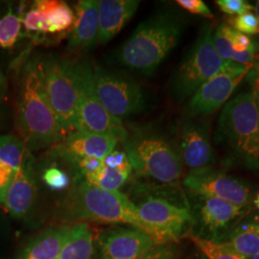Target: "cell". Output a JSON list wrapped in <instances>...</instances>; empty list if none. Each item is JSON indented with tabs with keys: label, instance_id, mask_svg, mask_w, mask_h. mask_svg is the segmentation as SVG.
Segmentation results:
<instances>
[{
	"label": "cell",
	"instance_id": "7402d4cb",
	"mask_svg": "<svg viewBox=\"0 0 259 259\" xmlns=\"http://www.w3.org/2000/svg\"><path fill=\"white\" fill-rule=\"evenodd\" d=\"M95 254L93 232L87 223L70 227V232L57 259H93Z\"/></svg>",
	"mask_w": 259,
	"mask_h": 259
},
{
	"label": "cell",
	"instance_id": "f1b7e54d",
	"mask_svg": "<svg viewBox=\"0 0 259 259\" xmlns=\"http://www.w3.org/2000/svg\"><path fill=\"white\" fill-rule=\"evenodd\" d=\"M231 27L244 35H257L259 34V19L253 12H247L236 16L230 20Z\"/></svg>",
	"mask_w": 259,
	"mask_h": 259
},
{
	"label": "cell",
	"instance_id": "5b68a950",
	"mask_svg": "<svg viewBox=\"0 0 259 259\" xmlns=\"http://www.w3.org/2000/svg\"><path fill=\"white\" fill-rule=\"evenodd\" d=\"M124 149L133 170L139 176L164 185H174L183 176L180 152L160 135L140 131L128 136Z\"/></svg>",
	"mask_w": 259,
	"mask_h": 259
},
{
	"label": "cell",
	"instance_id": "9c48e42d",
	"mask_svg": "<svg viewBox=\"0 0 259 259\" xmlns=\"http://www.w3.org/2000/svg\"><path fill=\"white\" fill-rule=\"evenodd\" d=\"M96 94L104 108L115 118L123 120L146 110L148 96L144 89L129 75L93 65Z\"/></svg>",
	"mask_w": 259,
	"mask_h": 259
},
{
	"label": "cell",
	"instance_id": "60d3db41",
	"mask_svg": "<svg viewBox=\"0 0 259 259\" xmlns=\"http://www.w3.org/2000/svg\"><path fill=\"white\" fill-rule=\"evenodd\" d=\"M253 203H254V205L256 206V208H258L259 209V193L257 194V196L255 197V199L253 200Z\"/></svg>",
	"mask_w": 259,
	"mask_h": 259
},
{
	"label": "cell",
	"instance_id": "d6986e66",
	"mask_svg": "<svg viewBox=\"0 0 259 259\" xmlns=\"http://www.w3.org/2000/svg\"><path fill=\"white\" fill-rule=\"evenodd\" d=\"M138 0H99L98 23L99 45H107L139 9Z\"/></svg>",
	"mask_w": 259,
	"mask_h": 259
},
{
	"label": "cell",
	"instance_id": "b9f144b4",
	"mask_svg": "<svg viewBox=\"0 0 259 259\" xmlns=\"http://www.w3.org/2000/svg\"><path fill=\"white\" fill-rule=\"evenodd\" d=\"M197 259H206L205 257H204V255L202 254V253H200L199 255H198V257H197Z\"/></svg>",
	"mask_w": 259,
	"mask_h": 259
},
{
	"label": "cell",
	"instance_id": "9a60e30c",
	"mask_svg": "<svg viewBox=\"0 0 259 259\" xmlns=\"http://www.w3.org/2000/svg\"><path fill=\"white\" fill-rule=\"evenodd\" d=\"M118 142V139L110 136L72 131L66 134L62 142L56 145L54 153L57 157L74 166L79 159L85 157L103 159L115 150Z\"/></svg>",
	"mask_w": 259,
	"mask_h": 259
},
{
	"label": "cell",
	"instance_id": "74e56055",
	"mask_svg": "<svg viewBox=\"0 0 259 259\" xmlns=\"http://www.w3.org/2000/svg\"><path fill=\"white\" fill-rule=\"evenodd\" d=\"M7 92V81L5 77L0 73V100L4 97Z\"/></svg>",
	"mask_w": 259,
	"mask_h": 259
},
{
	"label": "cell",
	"instance_id": "5bb4252c",
	"mask_svg": "<svg viewBox=\"0 0 259 259\" xmlns=\"http://www.w3.org/2000/svg\"><path fill=\"white\" fill-rule=\"evenodd\" d=\"M157 246L136 228H114L99 234L97 259H141Z\"/></svg>",
	"mask_w": 259,
	"mask_h": 259
},
{
	"label": "cell",
	"instance_id": "8d00e7d4",
	"mask_svg": "<svg viewBox=\"0 0 259 259\" xmlns=\"http://www.w3.org/2000/svg\"><path fill=\"white\" fill-rule=\"evenodd\" d=\"M74 166L79 170L82 176L85 177L98 171L103 166V160L95 157H85L79 159Z\"/></svg>",
	"mask_w": 259,
	"mask_h": 259
},
{
	"label": "cell",
	"instance_id": "1f68e13d",
	"mask_svg": "<svg viewBox=\"0 0 259 259\" xmlns=\"http://www.w3.org/2000/svg\"><path fill=\"white\" fill-rule=\"evenodd\" d=\"M215 3L222 12L231 16H239L253 10V6L246 0H216Z\"/></svg>",
	"mask_w": 259,
	"mask_h": 259
},
{
	"label": "cell",
	"instance_id": "f35d334b",
	"mask_svg": "<svg viewBox=\"0 0 259 259\" xmlns=\"http://www.w3.org/2000/svg\"><path fill=\"white\" fill-rule=\"evenodd\" d=\"M252 81H253V82H252V89L254 90L255 94H256V98H257V102H258L259 107V77L257 71L255 72V77L253 78Z\"/></svg>",
	"mask_w": 259,
	"mask_h": 259
},
{
	"label": "cell",
	"instance_id": "ba28073f",
	"mask_svg": "<svg viewBox=\"0 0 259 259\" xmlns=\"http://www.w3.org/2000/svg\"><path fill=\"white\" fill-rule=\"evenodd\" d=\"M133 203L157 245L175 244L191 230L193 216L187 202L178 203L165 194L157 193L145 195Z\"/></svg>",
	"mask_w": 259,
	"mask_h": 259
},
{
	"label": "cell",
	"instance_id": "603a6c76",
	"mask_svg": "<svg viewBox=\"0 0 259 259\" xmlns=\"http://www.w3.org/2000/svg\"><path fill=\"white\" fill-rule=\"evenodd\" d=\"M33 6L44 15L50 34L61 33L74 23V12L64 1L37 0Z\"/></svg>",
	"mask_w": 259,
	"mask_h": 259
},
{
	"label": "cell",
	"instance_id": "277c9868",
	"mask_svg": "<svg viewBox=\"0 0 259 259\" xmlns=\"http://www.w3.org/2000/svg\"><path fill=\"white\" fill-rule=\"evenodd\" d=\"M216 139L231 149L244 166L259 170V107L252 88L224 106Z\"/></svg>",
	"mask_w": 259,
	"mask_h": 259
},
{
	"label": "cell",
	"instance_id": "3957f363",
	"mask_svg": "<svg viewBox=\"0 0 259 259\" xmlns=\"http://www.w3.org/2000/svg\"><path fill=\"white\" fill-rule=\"evenodd\" d=\"M58 216L65 222L94 221L124 224L150 235L148 228L139 217L136 204L120 191H108L85 180L76 183L61 200Z\"/></svg>",
	"mask_w": 259,
	"mask_h": 259
},
{
	"label": "cell",
	"instance_id": "44dd1931",
	"mask_svg": "<svg viewBox=\"0 0 259 259\" xmlns=\"http://www.w3.org/2000/svg\"><path fill=\"white\" fill-rule=\"evenodd\" d=\"M226 243L243 257H254L259 252V217L242 218Z\"/></svg>",
	"mask_w": 259,
	"mask_h": 259
},
{
	"label": "cell",
	"instance_id": "d4e9b609",
	"mask_svg": "<svg viewBox=\"0 0 259 259\" xmlns=\"http://www.w3.org/2000/svg\"><path fill=\"white\" fill-rule=\"evenodd\" d=\"M30 152L15 136H0V163L18 170Z\"/></svg>",
	"mask_w": 259,
	"mask_h": 259
},
{
	"label": "cell",
	"instance_id": "ac0fdd59",
	"mask_svg": "<svg viewBox=\"0 0 259 259\" xmlns=\"http://www.w3.org/2000/svg\"><path fill=\"white\" fill-rule=\"evenodd\" d=\"M74 14L68 48L74 51H91L99 45L98 1H79L75 6Z\"/></svg>",
	"mask_w": 259,
	"mask_h": 259
},
{
	"label": "cell",
	"instance_id": "7a4b0ae2",
	"mask_svg": "<svg viewBox=\"0 0 259 259\" xmlns=\"http://www.w3.org/2000/svg\"><path fill=\"white\" fill-rule=\"evenodd\" d=\"M183 30L179 15L171 11L156 13L142 21L116 50L114 60L133 71L150 76L177 47Z\"/></svg>",
	"mask_w": 259,
	"mask_h": 259
},
{
	"label": "cell",
	"instance_id": "e575fe53",
	"mask_svg": "<svg viewBox=\"0 0 259 259\" xmlns=\"http://www.w3.org/2000/svg\"><path fill=\"white\" fill-rule=\"evenodd\" d=\"M17 170L0 163V204H4Z\"/></svg>",
	"mask_w": 259,
	"mask_h": 259
},
{
	"label": "cell",
	"instance_id": "52a82bcc",
	"mask_svg": "<svg viewBox=\"0 0 259 259\" xmlns=\"http://www.w3.org/2000/svg\"><path fill=\"white\" fill-rule=\"evenodd\" d=\"M72 63L77 92L74 131L110 136L124 143L128 132L123 122L112 116L100 102L94 89L93 65L84 59L72 60Z\"/></svg>",
	"mask_w": 259,
	"mask_h": 259
},
{
	"label": "cell",
	"instance_id": "d6a6232c",
	"mask_svg": "<svg viewBox=\"0 0 259 259\" xmlns=\"http://www.w3.org/2000/svg\"><path fill=\"white\" fill-rule=\"evenodd\" d=\"M177 3L191 14L202 16L206 19H213L212 12L202 0H177Z\"/></svg>",
	"mask_w": 259,
	"mask_h": 259
},
{
	"label": "cell",
	"instance_id": "8fae6325",
	"mask_svg": "<svg viewBox=\"0 0 259 259\" xmlns=\"http://www.w3.org/2000/svg\"><path fill=\"white\" fill-rule=\"evenodd\" d=\"M193 196L196 197L194 207L191 208L193 232L189 235L216 243H226L242 219L246 207L216 198Z\"/></svg>",
	"mask_w": 259,
	"mask_h": 259
},
{
	"label": "cell",
	"instance_id": "4fadbf2b",
	"mask_svg": "<svg viewBox=\"0 0 259 259\" xmlns=\"http://www.w3.org/2000/svg\"><path fill=\"white\" fill-rule=\"evenodd\" d=\"M250 69L251 66L235 64L203 83L190 97L186 107L188 116H205L220 109Z\"/></svg>",
	"mask_w": 259,
	"mask_h": 259
},
{
	"label": "cell",
	"instance_id": "cb8c5ba5",
	"mask_svg": "<svg viewBox=\"0 0 259 259\" xmlns=\"http://www.w3.org/2000/svg\"><path fill=\"white\" fill-rule=\"evenodd\" d=\"M132 171L131 169L111 168L103 165L98 171L84 177V180L105 190L119 191V188L128 181Z\"/></svg>",
	"mask_w": 259,
	"mask_h": 259
},
{
	"label": "cell",
	"instance_id": "e0dca14e",
	"mask_svg": "<svg viewBox=\"0 0 259 259\" xmlns=\"http://www.w3.org/2000/svg\"><path fill=\"white\" fill-rule=\"evenodd\" d=\"M34 158L29 153L16 172L4 205L11 216L24 218L33 209L37 200V188L33 171Z\"/></svg>",
	"mask_w": 259,
	"mask_h": 259
},
{
	"label": "cell",
	"instance_id": "7c38bea8",
	"mask_svg": "<svg viewBox=\"0 0 259 259\" xmlns=\"http://www.w3.org/2000/svg\"><path fill=\"white\" fill-rule=\"evenodd\" d=\"M183 185L195 196L216 198L243 207L252 200L249 185L213 167L190 170Z\"/></svg>",
	"mask_w": 259,
	"mask_h": 259
},
{
	"label": "cell",
	"instance_id": "484cf974",
	"mask_svg": "<svg viewBox=\"0 0 259 259\" xmlns=\"http://www.w3.org/2000/svg\"><path fill=\"white\" fill-rule=\"evenodd\" d=\"M189 240L206 259H246L232 249L227 243H216L188 235Z\"/></svg>",
	"mask_w": 259,
	"mask_h": 259
},
{
	"label": "cell",
	"instance_id": "83f0119b",
	"mask_svg": "<svg viewBox=\"0 0 259 259\" xmlns=\"http://www.w3.org/2000/svg\"><path fill=\"white\" fill-rule=\"evenodd\" d=\"M219 28L221 29L224 36L227 37V39L229 40L232 50L236 54L241 55L250 50L259 49L257 44L252 41L249 36L239 33L236 30H234L233 28L227 25V24H224V23L219 25Z\"/></svg>",
	"mask_w": 259,
	"mask_h": 259
},
{
	"label": "cell",
	"instance_id": "d590c367",
	"mask_svg": "<svg viewBox=\"0 0 259 259\" xmlns=\"http://www.w3.org/2000/svg\"><path fill=\"white\" fill-rule=\"evenodd\" d=\"M141 259H178V249L174 243L157 245Z\"/></svg>",
	"mask_w": 259,
	"mask_h": 259
},
{
	"label": "cell",
	"instance_id": "f546056e",
	"mask_svg": "<svg viewBox=\"0 0 259 259\" xmlns=\"http://www.w3.org/2000/svg\"><path fill=\"white\" fill-rule=\"evenodd\" d=\"M42 180L51 190L55 191L65 190L70 184L69 177L65 171L55 166L47 168L44 172Z\"/></svg>",
	"mask_w": 259,
	"mask_h": 259
},
{
	"label": "cell",
	"instance_id": "4316f807",
	"mask_svg": "<svg viewBox=\"0 0 259 259\" xmlns=\"http://www.w3.org/2000/svg\"><path fill=\"white\" fill-rule=\"evenodd\" d=\"M22 19L12 10L0 19V47L8 49L14 47L21 32Z\"/></svg>",
	"mask_w": 259,
	"mask_h": 259
},
{
	"label": "cell",
	"instance_id": "8992f818",
	"mask_svg": "<svg viewBox=\"0 0 259 259\" xmlns=\"http://www.w3.org/2000/svg\"><path fill=\"white\" fill-rule=\"evenodd\" d=\"M213 33L212 25L205 23L173 75L170 91L177 102L187 100L203 83L235 65L223 60L216 53L213 47Z\"/></svg>",
	"mask_w": 259,
	"mask_h": 259
},
{
	"label": "cell",
	"instance_id": "4dcf8cb0",
	"mask_svg": "<svg viewBox=\"0 0 259 259\" xmlns=\"http://www.w3.org/2000/svg\"><path fill=\"white\" fill-rule=\"evenodd\" d=\"M22 24L30 32L48 33L47 21L44 15L34 6L28 11L22 19Z\"/></svg>",
	"mask_w": 259,
	"mask_h": 259
},
{
	"label": "cell",
	"instance_id": "ab89813d",
	"mask_svg": "<svg viewBox=\"0 0 259 259\" xmlns=\"http://www.w3.org/2000/svg\"><path fill=\"white\" fill-rule=\"evenodd\" d=\"M253 10H254V14H255V16H256V17H257V19H259V0L258 1H256L255 6L253 7Z\"/></svg>",
	"mask_w": 259,
	"mask_h": 259
},
{
	"label": "cell",
	"instance_id": "7bdbcfd3",
	"mask_svg": "<svg viewBox=\"0 0 259 259\" xmlns=\"http://www.w3.org/2000/svg\"><path fill=\"white\" fill-rule=\"evenodd\" d=\"M251 259H259V252L256 254V255H255V256H254V257H252Z\"/></svg>",
	"mask_w": 259,
	"mask_h": 259
},
{
	"label": "cell",
	"instance_id": "2e32d148",
	"mask_svg": "<svg viewBox=\"0 0 259 259\" xmlns=\"http://www.w3.org/2000/svg\"><path fill=\"white\" fill-rule=\"evenodd\" d=\"M180 155L190 170L212 167L216 161L207 127L198 121H185L180 133Z\"/></svg>",
	"mask_w": 259,
	"mask_h": 259
},
{
	"label": "cell",
	"instance_id": "ffe728a7",
	"mask_svg": "<svg viewBox=\"0 0 259 259\" xmlns=\"http://www.w3.org/2000/svg\"><path fill=\"white\" fill-rule=\"evenodd\" d=\"M70 232V227H51L37 234L19 259H57Z\"/></svg>",
	"mask_w": 259,
	"mask_h": 259
},
{
	"label": "cell",
	"instance_id": "6da1fadb",
	"mask_svg": "<svg viewBox=\"0 0 259 259\" xmlns=\"http://www.w3.org/2000/svg\"><path fill=\"white\" fill-rule=\"evenodd\" d=\"M17 128L30 153L56 146L66 135L47 98L37 59L30 61L23 69Z\"/></svg>",
	"mask_w": 259,
	"mask_h": 259
},
{
	"label": "cell",
	"instance_id": "836d02e7",
	"mask_svg": "<svg viewBox=\"0 0 259 259\" xmlns=\"http://www.w3.org/2000/svg\"><path fill=\"white\" fill-rule=\"evenodd\" d=\"M102 160L104 166L133 170L128 156L126 155V153L124 151L113 150L109 155H107L106 157H104Z\"/></svg>",
	"mask_w": 259,
	"mask_h": 259
},
{
	"label": "cell",
	"instance_id": "ee69618b",
	"mask_svg": "<svg viewBox=\"0 0 259 259\" xmlns=\"http://www.w3.org/2000/svg\"><path fill=\"white\" fill-rule=\"evenodd\" d=\"M257 73H258V77H259V63H258V65H257Z\"/></svg>",
	"mask_w": 259,
	"mask_h": 259
},
{
	"label": "cell",
	"instance_id": "30bf717a",
	"mask_svg": "<svg viewBox=\"0 0 259 259\" xmlns=\"http://www.w3.org/2000/svg\"><path fill=\"white\" fill-rule=\"evenodd\" d=\"M42 82L49 103L65 134L75 129L77 92L72 60L47 56L39 60Z\"/></svg>",
	"mask_w": 259,
	"mask_h": 259
}]
</instances>
